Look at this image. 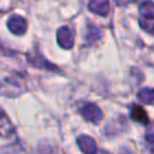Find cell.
Returning a JSON list of instances; mask_svg holds the SVG:
<instances>
[{
	"mask_svg": "<svg viewBox=\"0 0 154 154\" xmlns=\"http://www.w3.org/2000/svg\"><path fill=\"white\" fill-rule=\"evenodd\" d=\"M81 113H82V116H83L87 120H89V122H91V123H99V122L101 120V118H102V113H101L100 108L96 107V106L93 105V103H87V105H84V106L81 108Z\"/></svg>",
	"mask_w": 154,
	"mask_h": 154,
	"instance_id": "obj_1",
	"label": "cell"
},
{
	"mask_svg": "<svg viewBox=\"0 0 154 154\" xmlns=\"http://www.w3.org/2000/svg\"><path fill=\"white\" fill-rule=\"evenodd\" d=\"M8 28L12 32L19 35V34H24L26 30V22L24 18L19 17V16H12L8 20Z\"/></svg>",
	"mask_w": 154,
	"mask_h": 154,
	"instance_id": "obj_2",
	"label": "cell"
},
{
	"mask_svg": "<svg viewBox=\"0 0 154 154\" xmlns=\"http://www.w3.org/2000/svg\"><path fill=\"white\" fill-rule=\"evenodd\" d=\"M58 42L64 48H70L73 45V36L69 28L64 26L58 31Z\"/></svg>",
	"mask_w": 154,
	"mask_h": 154,
	"instance_id": "obj_3",
	"label": "cell"
},
{
	"mask_svg": "<svg viewBox=\"0 0 154 154\" xmlns=\"http://www.w3.org/2000/svg\"><path fill=\"white\" fill-rule=\"evenodd\" d=\"M12 132H13V125L11 124V122L6 117V114L0 109V135L8 136Z\"/></svg>",
	"mask_w": 154,
	"mask_h": 154,
	"instance_id": "obj_4",
	"label": "cell"
},
{
	"mask_svg": "<svg viewBox=\"0 0 154 154\" xmlns=\"http://www.w3.org/2000/svg\"><path fill=\"white\" fill-rule=\"evenodd\" d=\"M89 7L93 12H96L101 16H106L108 12V1L107 0H94L89 4Z\"/></svg>",
	"mask_w": 154,
	"mask_h": 154,
	"instance_id": "obj_5",
	"label": "cell"
},
{
	"mask_svg": "<svg viewBox=\"0 0 154 154\" xmlns=\"http://www.w3.org/2000/svg\"><path fill=\"white\" fill-rule=\"evenodd\" d=\"M131 118L134 120H137V122L143 123V124H147L149 122L148 116H147V112L141 106H138V105L132 106V108H131Z\"/></svg>",
	"mask_w": 154,
	"mask_h": 154,
	"instance_id": "obj_6",
	"label": "cell"
},
{
	"mask_svg": "<svg viewBox=\"0 0 154 154\" xmlns=\"http://www.w3.org/2000/svg\"><path fill=\"white\" fill-rule=\"evenodd\" d=\"M78 143H79V147L83 152L85 153H95L96 152V144L95 142L93 141V138L90 137H85V136H82L78 138Z\"/></svg>",
	"mask_w": 154,
	"mask_h": 154,
	"instance_id": "obj_7",
	"label": "cell"
},
{
	"mask_svg": "<svg viewBox=\"0 0 154 154\" xmlns=\"http://www.w3.org/2000/svg\"><path fill=\"white\" fill-rule=\"evenodd\" d=\"M138 95H140V99L142 101H144L146 103H152L153 102V90L150 88L144 89V90H141Z\"/></svg>",
	"mask_w": 154,
	"mask_h": 154,
	"instance_id": "obj_8",
	"label": "cell"
},
{
	"mask_svg": "<svg viewBox=\"0 0 154 154\" xmlns=\"http://www.w3.org/2000/svg\"><path fill=\"white\" fill-rule=\"evenodd\" d=\"M131 0H117V2L119 4V5H125V4H128V2H130Z\"/></svg>",
	"mask_w": 154,
	"mask_h": 154,
	"instance_id": "obj_9",
	"label": "cell"
}]
</instances>
